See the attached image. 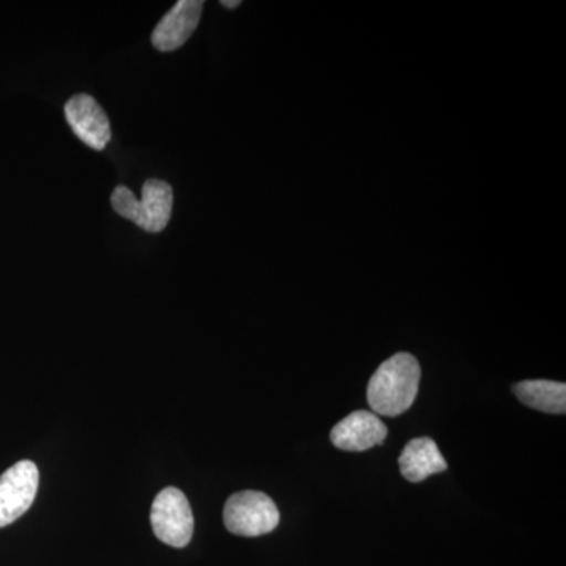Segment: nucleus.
I'll return each mask as SVG.
<instances>
[{
    "instance_id": "0eeeda50",
    "label": "nucleus",
    "mask_w": 566,
    "mask_h": 566,
    "mask_svg": "<svg viewBox=\"0 0 566 566\" xmlns=\"http://www.w3.org/2000/svg\"><path fill=\"white\" fill-rule=\"evenodd\" d=\"M387 427L375 412L354 411L335 424L331 441L345 452H365L386 441Z\"/></svg>"
},
{
    "instance_id": "423d86ee",
    "label": "nucleus",
    "mask_w": 566,
    "mask_h": 566,
    "mask_svg": "<svg viewBox=\"0 0 566 566\" xmlns=\"http://www.w3.org/2000/svg\"><path fill=\"white\" fill-rule=\"evenodd\" d=\"M65 117L73 133L93 150H104L109 144L112 137L109 118L91 95L85 93L74 95L65 104Z\"/></svg>"
},
{
    "instance_id": "7ed1b4c3",
    "label": "nucleus",
    "mask_w": 566,
    "mask_h": 566,
    "mask_svg": "<svg viewBox=\"0 0 566 566\" xmlns=\"http://www.w3.org/2000/svg\"><path fill=\"white\" fill-rule=\"evenodd\" d=\"M281 513L270 495L260 491H241L230 495L223 506L227 531L240 536L270 534L279 526Z\"/></svg>"
},
{
    "instance_id": "39448f33",
    "label": "nucleus",
    "mask_w": 566,
    "mask_h": 566,
    "mask_svg": "<svg viewBox=\"0 0 566 566\" xmlns=\"http://www.w3.org/2000/svg\"><path fill=\"white\" fill-rule=\"evenodd\" d=\"M39 468L33 461L22 460L0 475V527L20 520L39 491Z\"/></svg>"
},
{
    "instance_id": "9b49d317",
    "label": "nucleus",
    "mask_w": 566,
    "mask_h": 566,
    "mask_svg": "<svg viewBox=\"0 0 566 566\" xmlns=\"http://www.w3.org/2000/svg\"><path fill=\"white\" fill-rule=\"evenodd\" d=\"M221 6L226 7V9H237V7L241 6V2L240 0H234V2H229V0H222Z\"/></svg>"
},
{
    "instance_id": "1a4fd4ad",
    "label": "nucleus",
    "mask_w": 566,
    "mask_h": 566,
    "mask_svg": "<svg viewBox=\"0 0 566 566\" xmlns=\"http://www.w3.org/2000/svg\"><path fill=\"white\" fill-rule=\"evenodd\" d=\"M398 464L405 479L412 483L423 482L430 475L447 471L446 458L430 438L409 441L401 452Z\"/></svg>"
},
{
    "instance_id": "f257e3e1",
    "label": "nucleus",
    "mask_w": 566,
    "mask_h": 566,
    "mask_svg": "<svg viewBox=\"0 0 566 566\" xmlns=\"http://www.w3.org/2000/svg\"><path fill=\"white\" fill-rule=\"evenodd\" d=\"M420 367L415 356L398 353L379 365L368 382L367 398L376 416L403 415L415 403Z\"/></svg>"
},
{
    "instance_id": "9d476101",
    "label": "nucleus",
    "mask_w": 566,
    "mask_h": 566,
    "mask_svg": "<svg viewBox=\"0 0 566 566\" xmlns=\"http://www.w3.org/2000/svg\"><path fill=\"white\" fill-rule=\"evenodd\" d=\"M517 400L549 415H565L566 386L554 381H524L513 387Z\"/></svg>"
},
{
    "instance_id": "f03ea898",
    "label": "nucleus",
    "mask_w": 566,
    "mask_h": 566,
    "mask_svg": "<svg viewBox=\"0 0 566 566\" xmlns=\"http://www.w3.org/2000/svg\"><path fill=\"white\" fill-rule=\"evenodd\" d=\"M142 196L144 199L139 202L128 188L118 186L112 192V208L122 218L133 221L145 232H163L172 214V186L161 180H148L142 188Z\"/></svg>"
},
{
    "instance_id": "20e7f679",
    "label": "nucleus",
    "mask_w": 566,
    "mask_h": 566,
    "mask_svg": "<svg viewBox=\"0 0 566 566\" xmlns=\"http://www.w3.org/2000/svg\"><path fill=\"white\" fill-rule=\"evenodd\" d=\"M151 527L158 539L172 547H185L193 534V515L188 497L169 486L156 495L151 505Z\"/></svg>"
},
{
    "instance_id": "6e6552de",
    "label": "nucleus",
    "mask_w": 566,
    "mask_h": 566,
    "mask_svg": "<svg viewBox=\"0 0 566 566\" xmlns=\"http://www.w3.org/2000/svg\"><path fill=\"white\" fill-rule=\"evenodd\" d=\"M202 0H180L172 10L159 21L153 31L151 43L156 50L170 52L178 50L191 39L202 18Z\"/></svg>"
}]
</instances>
